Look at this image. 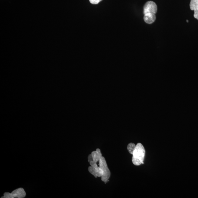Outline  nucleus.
Masks as SVG:
<instances>
[{
	"instance_id": "nucleus-1",
	"label": "nucleus",
	"mask_w": 198,
	"mask_h": 198,
	"mask_svg": "<svg viewBox=\"0 0 198 198\" xmlns=\"http://www.w3.org/2000/svg\"><path fill=\"white\" fill-rule=\"evenodd\" d=\"M157 10L156 4L153 1H148L145 4L144 6V19L146 23L152 24L155 21Z\"/></svg>"
},
{
	"instance_id": "nucleus-2",
	"label": "nucleus",
	"mask_w": 198,
	"mask_h": 198,
	"mask_svg": "<svg viewBox=\"0 0 198 198\" xmlns=\"http://www.w3.org/2000/svg\"><path fill=\"white\" fill-rule=\"evenodd\" d=\"M145 151L143 146L141 143H138L136 146L133 152L132 162L134 165H139L144 164Z\"/></svg>"
},
{
	"instance_id": "nucleus-3",
	"label": "nucleus",
	"mask_w": 198,
	"mask_h": 198,
	"mask_svg": "<svg viewBox=\"0 0 198 198\" xmlns=\"http://www.w3.org/2000/svg\"><path fill=\"white\" fill-rule=\"evenodd\" d=\"M99 165L102 170H103V174L101 177V180L106 183L109 181V179L110 176V170L107 167V162L104 157H102L101 159L99 161Z\"/></svg>"
},
{
	"instance_id": "nucleus-4",
	"label": "nucleus",
	"mask_w": 198,
	"mask_h": 198,
	"mask_svg": "<svg viewBox=\"0 0 198 198\" xmlns=\"http://www.w3.org/2000/svg\"><path fill=\"white\" fill-rule=\"evenodd\" d=\"M11 198H23L25 197L26 192L22 188L16 189L11 193Z\"/></svg>"
},
{
	"instance_id": "nucleus-5",
	"label": "nucleus",
	"mask_w": 198,
	"mask_h": 198,
	"mask_svg": "<svg viewBox=\"0 0 198 198\" xmlns=\"http://www.w3.org/2000/svg\"><path fill=\"white\" fill-rule=\"evenodd\" d=\"M190 9L194 11V17L198 20V0H190Z\"/></svg>"
},
{
	"instance_id": "nucleus-6",
	"label": "nucleus",
	"mask_w": 198,
	"mask_h": 198,
	"mask_svg": "<svg viewBox=\"0 0 198 198\" xmlns=\"http://www.w3.org/2000/svg\"><path fill=\"white\" fill-rule=\"evenodd\" d=\"M91 154L92 156L93 161L96 163L99 161L102 157L101 151L99 148H97L96 151H93Z\"/></svg>"
},
{
	"instance_id": "nucleus-7",
	"label": "nucleus",
	"mask_w": 198,
	"mask_h": 198,
	"mask_svg": "<svg viewBox=\"0 0 198 198\" xmlns=\"http://www.w3.org/2000/svg\"><path fill=\"white\" fill-rule=\"evenodd\" d=\"M136 146L135 144L131 143H129L127 146L128 151L131 154H133L134 151L135 150Z\"/></svg>"
},
{
	"instance_id": "nucleus-8",
	"label": "nucleus",
	"mask_w": 198,
	"mask_h": 198,
	"mask_svg": "<svg viewBox=\"0 0 198 198\" xmlns=\"http://www.w3.org/2000/svg\"><path fill=\"white\" fill-rule=\"evenodd\" d=\"M88 170L89 172L91 173V174L93 175L95 177H97V172L96 169L94 168L92 166H90L88 167Z\"/></svg>"
},
{
	"instance_id": "nucleus-9",
	"label": "nucleus",
	"mask_w": 198,
	"mask_h": 198,
	"mask_svg": "<svg viewBox=\"0 0 198 198\" xmlns=\"http://www.w3.org/2000/svg\"><path fill=\"white\" fill-rule=\"evenodd\" d=\"M102 1H103V0H89L90 3L94 4V5L98 4Z\"/></svg>"
},
{
	"instance_id": "nucleus-10",
	"label": "nucleus",
	"mask_w": 198,
	"mask_h": 198,
	"mask_svg": "<svg viewBox=\"0 0 198 198\" xmlns=\"http://www.w3.org/2000/svg\"><path fill=\"white\" fill-rule=\"evenodd\" d=\"M90 165L91 166L94 167V168L97 169L98 168V166L97 164H96V162H95L94 161H91V162H90Z\"/></svg>"
},
{
	"instance_id": "nucleus-11",
	"label": "nucleus",
	"mask_w": 198,
	"mask_h": 198,
	"mask_svg": "<svg viewBox=\"0 0 198 198\" xmlns=\"http://www.w3.org/2000/svg\"><path fill=\"white\" fill-rule=\"evenodd\" d=\"M93 161V158L91 154L90 155L88 156V161L89 162H91V161Z\"/></svg>"
},
{
	"instance_id": "nucleus-12",
	"label": "nucleus",
	"mask_w": 198,
	"mask_h": 198,
	"mask_svg": "<svg viewBox=\"0 0 198 198\" xmlns=\"http://www.w3.org/2000/svg\"><path fill=\"white\" fill-rule=\"evenodd\" d=\"M186 21H187V23H188V21L187 20H186Z\"/></svg>"
}]
</instances>
